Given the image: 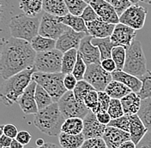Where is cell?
<instances>
[{"mask_svg":"<svg viewBox=\"0 0 151 148\" xmlns=\"http://www.w3.org/2000/svg\"><path fill=\"white\" fill-rule=\"evenodd\" d=\"M37 52L31 43L18 38L2 39L0 73L5 80L19 72L34 67Z\"/></svg>","mask_w":151,"mask_h":148,"instance_id":"6da1fadb","label":"cell"},{"mask_svg":"<svg viewBox=\"0 0 151 148\" xmlns=\"http://www.w3.org/2000/svg\"><path fill=\"white\" fill-rule=\"evenodd\" d=\"M35 72V67H31L5 79L0 91L1 99L4 104L12 105L18 102L21 95L33 81V74Z\"/></svg>","mask_w":151,"mask_h":148,"instance_id":"7a4b0ae2","label":"cell"},{"mask_svg":"<svg viewBox=\"0 0 151 148\" xmlns=\"http://www.w3.org/2000/svg\"><path fill=\"white\" fill-rule=\"evenodd\" d=\"M65 119L59 109L58 102H53L49 106L39 110L35 114L34 124L40 132L54 137L61 133L62 125Z\"/></svg>","mask_w":151,"mask_h":148,"instance_id":"3957f363","label":"cell"},{"mask_svg":"<svg viewBox=\"0 0 151 148\" xmlns=\"http://www.w3.org/2000/svg\"><path fill=\"white\" fill-rule=\"evenodd\" d=\"M40 20L36 16H31L25 14L17 15L10 19L9 28L11 37L22 39L31 42L39 34Z\"/></svg>","mask_w":151,"mask_h":148,"instance_id":"277c9868","label":"cell"},{"mask_svg":"<svg viewBox=\"0 0 151 148\" xmlns=\"http://www.w3.org/2000/svg\"><path fill=\"white\" fill-rule=\"evenodd\" d=\"M123 70L139 78L148 70L141 42L136 39L132 45L126 48V58Z\"/></svg>","mask_w":151,"mask_h":148,"instance_id":"5b68a950","label":"cell"},{"mask_svg":"<svg viewBox=\"0 0 151 148\" xmlns=\"http://www.w3.org/2000/svg\"><path fill=\"white\" fill-rule=\"evenodd\" d=\"M65 75V74L63 72H35L33 74V80L47 90L48 93L52 96L53 102H58L68 91L64 83Z\"/></svg>","mask_w":151,"mask_h":148,"instance_id":"8992f818","label":"cell"},{"mask_svg":"<svg viewBox=\"0 0 151 148\" xmlns=\"http://www.w3.org/2000/svg\"><path fill=\"white\" fill-rule=\"evenodd\" d=\"M64 53L58 49L37 52L34 67L35 72L57 73L62 70V58Z\"/></svg>","mask_w":151,"mask_h":148,"instance_id":"52a82bcc","label":"cell"},{"mask_svg":"<svg viewBox=\"0 0 151 148\" xmlns=\"http://www.w3.org/2000/svg\"><path fill=\"white\" fill-rule=\"evenodd\" d=\"M58 104L66 119L70 117H80L83 119L90 111L85 103L77 100L73 91L68 90L60 98Z\"/></svg>","mask_w":151,"mask_h":148,"instance_id":"ba28073f","label":"cell"},{"mask_svg":"<svg viewBox=\"0 0 151 148\" xmlns=\"http://www.w3.org/2000/svg\"><path fill=\"white\" fill-rule=\"evenodd\" d=\"M84 80L99 92L105 91L107 85L113 81V76L112 73L104 69L101 64H91L87 67Z\"/></svg>","mask_w":151,"mask_h":148,"instance_id":"9c48e42d","label":"cell"},{"mask_svg":"<svg viewBox=\"0 0 151 148\" xmlns=\"http://www.w3.org/2000/svg\"><path fill=\"white\" fill-rule=\"evenodd\" d=\"M68 28L58 20V16L45 12L40 19L39 34L57 40Z\"/></svg>","mask_w":151,"mask_h":148,"instance_id":"30bf717a","label":"cell"},{"mask_svg":"<svg viewBox=\"0 0 151 148\" xmlns=\"http://www.w3.org/2000/svg\"><path fill=\"white\" fill-rule=\"evenodd\" d=\"M147 14V9L137 4H132L119 16V22L136 30H140L145 24Z\"/></svg>","mask_w":151,"mask_h":148,"instance_id":"8fae6325","label":"cell"},{"mask_svg":"<svg viewBox=\"0 0 151 148\" xmlns=\"http://www.w3.org/2000/svg\"><path fill=\"white\" fill-rule=\"evenodd\" d=\"M86 34H88L84 32H77L69 27L56 40V48L63 53L73 48L78 49L82 39Z\"/></svg>","mask_w":151,"mask_h":148,"instance_id":"7c38bea8","label":"cell"},{"mask_svg":"<svg viewBox=\"0 0 151 148\" xmlns=\"http://www.w3.org/2000/svg\"><path fill=\"white\" fill-rule=\"evenodd\" d=\"M93 36L90 34H86L80 44L78 48V53L84 60L86 64H101V51L99 47L94 46L92 43Z\"/></svg>","mask_w":151,"mask_h":148,"instance_id":"4fadbf2b","label":"cell"},{"mask_svg":"<svg viewBox=\"0 0 151 148\" xmlns=\"http://www.w3.org/2000/svg\"><path fill=\"white\" fill-rule=\"evenodd\" d=\"M36 86L37 82L33 80L21 95L17 102L21 110L26 115H35L39 111L37 103L35 100Z\"/></svg>","mask_w":151,"mask_h":148,"instance_id":"5bb4252c","label":"cell"},{"mask_svg":"<svg viewBox=\"0 0 151 148\" xmlns=\"http://www.w3.org/2000/svg\"><path fill=\"white\" fill-rule=\"evenodd\" d=\"M137 35V30L124 23L119 22L116 24L112 35L110 36L114 46L129 47Z\"/></svg>","mask_w":151,"mask_h":148,"instance_id":"9a60e30c","label":"cell"},{"mask_svg":"<svg viewBox=\"0 0 151 148\" xmlns=\"http://www.w3.org/2000/svg\"><path fill=\"white\" fill-rule=\"evenodd\" d=\"M106 126L107 125L100 122L94 112L89 111L87 116L83 118V134L84 135L85 139L95 137H103Z\"/></svg>","mask_w":151,"mask_h":148,"instance_id":"2e32d148","label":"cell"},{"mask_svg":"<svg viewBox=\"0 0 151 148\" xmlns=\"http://www.w3.org/2000/svg\"><path fill=\"white\" fill-rule=\"evenodd\" d=\"M103 139L108 148H119L124 141L131 139V134L127 131L107 125Z\"/></svg>","mask_w":151,"mask_h":148,"instance_id":"e0dca14e","label":"cell"},{"mask_svg":"<svg viewBox=\"0 0 151 148\" xmlns=\"http://www.w3.org/2000/svg\"><path fill=\"white\" fill-rule=\"evenodd\" d=\"M88 4H90L94 8L98 16L103 19L104 21L113 24H118L119 22V16L107 1L93 0Z\"/></svg>","mask_w":151,"mask_h":148,"instance_id":"ac0fdd59","label":"cell"},{"mask_svg":"<svg viewBox=\"0 0 151 148\" xmlns=\"http://www.w3.org/2000/svg\"><path fill=\"white\" fill-rule=\"evenodd\" d=\"M88 34L94 38L110 37L113 34L116 24L109 23L100 16L94 21L86 22Z\"/></svg>","mask_w":151,"mask_h":148,"instance_id":"d6986e66","label":"cell"},{"mask_svg":"<svg viewBox=\"0 0 151 148\" xmlns=\"http://www.w3.org/2000/svg\"><path fill=\"white\" fill-rule=\"evenodd\" d=\"M113 80L119 81L122 83L125 84L127 87H129L132 90V92L138 93L141 90L142 82L141 79L136 75H133L132 74H129L124 70L120 69H116L112 73Z\"/></svg>","mask_w":151,"mask_h":148,"instance_id":"ffe728a7","label":"cell"},{"mask_svg":"<svg viewBox=\"0 0 151 148\" xmlns=\"http://www.w3.org/2000/svg\"><path fill=\"white\" fill-rule=\"evenodd\" d=\"M130 120L131 123L129 133L131 134V139L137 146L149 129H147V127L137 114L130 115Z\"/></svg>","mask_w":151,"mask_h":148,"instance_id":"44dd1931","label":"cell"},{"mask_svg":"<svg viewBox=\"0 0 151 148\" xmlns=\"http://www.w3.org/2000/svg\"><path fill=\"white\" fill-rule=\"evenodd\" d=\"M120 100L122 103L124 114H127V115L137 114V112L140 110L142 99L139 97V95L135 92L128 93Z\"/></svg>","mask_w":151,"mask_h":148,"instance_id":"7402d4cb","label":"cell"},{"mask_svg":"<svg viewBox=\"0 0 151 148\" xmlns=\"http://www.w3.org/2000/svg\"><path fill=\"white\" fill-rule=\"evenodd\" d=\"M58 141L60 147L63 148H79L82 147L85 138L83 133L79 134H70L61 132L58 135Z\"/></svg>","mask_w":151,"mask_h":148,"instance_id":"603a6c76","label":"cell"},{"mask_svg":"<svg viewBox=\"0 0 151 148\" xmlns=\"http://www.w3.org/2000/svg\"><path fill=\"white\" fill-rule=\"evenodd\" d=\"M43 9L56 16H64L70 13L65 0H43Z\"/></svg>","mask_w":151,"mask_h":148,"instance_id":"cb8c5ba5","label":"cell"},{"mask_svg":"<svg viewBox=\"0 0 151 148\" xmlns=\"http://www.w3.org/2000/svg\"><path fill=\"white\" fill-rule=\"evenodd\" d=\"M58 20L65 24L66 26L74 29L75 31L88 34L86 21L80 16H75L71 13H68L64 16H58Z\"/></svg>","mask_w":151,"mask_h":148,"instance_id":"d4e9b609","label":"cell"},{"mask_svg":"<svg viewBox=\"0 0 151 148\" xmlns=\"http://www.w3.org/2000/svg\"><path fill=\"white\" fill-rule=\"evenodd\" d=\"M105 92L107 93L112 99H121L128 93H132V90L127 87L125 84L122 83L119 81L113 80L105 89Z\"/></svg>","mask_w":151,"mask_h":148,"instance_id":"484cf974","label":"cell"},{"mask_svg":"<svg viewBox=\"0 0 151 148\" xmlns=\"http://www.w3.org/2000/svg\"><path fill=\"white\" fill-rule=\"evenodd\" d=\"M19 8L25 15L36 16L43 9V0H19Z\"/></svg>","mask_w":151,"mask_h":148,"instance_id":"4316f807","label":"cell"},{"mask_svg":"<svg viewBox=\"0 0 151 148\" xmlns=\"http://www.w3.org/2000/svg\"><path fill=\"white\" fill-rule=\"evenodd\" d=\"M31 45L36 52L47 51L56 48V39L37 34L31 40Z\"/></svg>","mask_w":151,"mask_h":148,"instance_id":"83f0119b","label":"cell"},{"mask_svg":"<svg viewBox=\"0 0 151 148\" xmlns=\"http://www.w3.org/2000/svg\"><path fill=\"white\" fill-rule=\"evenodd\" d=\"M92 43L94 46L99 47L101 51V60L112 57V50L115 46L111 39V37L94 38L92 39Z\"/></svg>","mask_w":151,"mask_h":148,"instance_id":"f1b7e54d","label":"cell"},{"mask_svg":"<svg viewBox=\"0 0 151 148\" xmlns=\"http://www.w3.org/2000/svg\"><path fill=\"white\" fill-rule=\"evenodd\" d=\"M78 56V49H70L64 52L63 58H62V70L64 74L72 73L74 67H75L76 60Z\"/></svg>","mask_w":151,"mask_h":148,"instance_id":"f546056e","label":"cell"},{"mask_svg":"<svg viewBox=\"0 0 151 148\" xmlns=\"http://www.w3.org/2000/svg\"><path fill=\"white\" fill-rule=\"evenodd\" d=\"M83 130V119L80 117H70L65 121L62 125L61 132L70 134H82Z\"/></svg>","mask_w":151,"mask_h":148,"instance_id":"4dcf8cb0","label":"cell"},{"mask_svg":"<svg viewBox=\"0 0 151 148\" xmlns=\"http://www.w3.org/2000/svg\"><path fill=\"white\" fill-rule=\"evenodd\" d=\"M35 100L39 110H42L53 103L52 96L43 87L39 84H37L35 89Z\"/></svg>","mask_w":151,"mask_h":148,"instance_id":"1f68e13d","label":"cell"},{"mask_svg":"<svg viewBox=\"0 0 151 148\" xmlns=\"http://www.w3.org/2000/svg\"><path fill=\"white\" fill-rule=\"evenodd\" d=\"M137 115L149 131H151V97L142 99L141 107L137 112Z\"/></svg>","mask_w":151,"mask_h":148,"instance_id":"d6a6232c","label":"cell"},{"mask_svg":"<svg viewBox=\"0 0 151 148\" xmlns=\"http://www.w3.org/2000/svg\"><path fill=\"white\" fill-rule=\"evenodd\" d=\"M94 87L91 84L88 83L87 81L81 80V81L77 82V84L73 90V93L75 94L77 100L84 103V98L87 95V93L91 90H94Z\"/></svg>","mask_w":151,"mask_h":148,"instance_id":"836d02e7","label":"cell"},{"mask_svg":"<svg viewBox=\"0 0 151 148\" xmlns=\"http://www.w3.org/2000/svg\"><path fill=\"white\" fill-rule=\"evenodd\" d=\"M112 58L116 64L117 69L122 70L126 58V48L121 46H115L112 50Z\"/></svg>","mask_w":151,"mask_h":148,"instance_id":"e575fe53","label":"cell"},{"mask_svg":"<svg viewBox=\"0 0 151 148\" xmlns=\"http://www.w3.org/2000/svg\"><path fill=\"white\" fill-rule=\"evenodd\" d=\"M142 85L141 90L137 93L142 99L151 97V70H147V72L140 77Z\"/></svg>","mask_w":151,"mask_h":148,"instance_id":"d590c367","label":"cell"},{"mask_svg":"<svg viewBox=\"0 0 151 148\" xmlns=\"http://www.w3.org/2000/svg\"><path fill=\"white\" fill-rule=\"evenodd\" d=\"M65 2L70 13L80 16L88 4L83 0H65Z\"/></svg>","mask_w":151,"mask_h":148,"instance_id":"8d00e7d4","label":"cell"},{"mask_svg":"<svg viewBox=\"0 0 151 148\" xmlns=\"http://www.w3.org/2000/svg\"><path fill=\"white\" fill-rule=\"evenodd\" d=\"M107 111L110 114L112 119L118 118V117H120L124 116V111L123 109L121 100L118 99H112Z\"/></svg>","mask_w":151,"mask_h":148,"instance_id":"74e56055","label":"cell"},{"mask_svg":"<svg viewBox=\"0 0 151 148\" xmlns=\"http://www.w3.org/2000/svg\"><path fill=\"white\" fill-rule=\"evenodd\" d=\"M130 123H131L130 115L124 114V116L112 119L111 122L108 123V125L129 132V130H130Z\"/></svg>","mask_w":151,"mask_h":148,"instance_id":"f35d334b","label":"cell"},{"mask_svg":"<svg viewBox=\"0 0 151 148\" xmlns=\"http://www.w3.org/2000/svg\"><path fill=\"white\" fill-rule=\"evenodd\" d=\"M87 67L88 65L86 64L84 60L82 58V56L78 53L77 56V60L74 69L72 71V74L76 76V78L77 79V81H81V80H84V74L87 70Z\"/></svg>","mask_w":151,"mask_h":148,"instance_id":"ab89813d","label":"cell"},{"mask_svg":"<svg viewBox=\"0 0 151 148\" xmlns=\"http://www.w3.org/2000/svg\"><path fill=\"white\" fill-rule=\"evenodd\" d=\"M98 93H99L98 104H97V107L94 111V113H97L101 111H107L111 99H112V98L105 91H99Z\"/></svg>","mask_w":151,"mask_h":148,"instance_id":"60d3db41","label":"cell"},{"mask_svg":"<svg viewBox=\"0 0 151 148\" xmlns=\"http://www.w3.org/2000/svg\"><path fill=\"white\" fill-rule=\"evenodd\" d=\"M98 99H99V93L97 90H91L87 93L84 98V103L86 106L93 112H94L97 104H98Z\"/></svg>","mask_w":151,"mask_h":148,"instance_id":"b9f144b4","label":"cell"},{"mask_svg":"<svg viewBox=\"0 0 151 148\" xmlns=\"http://www.w3.org/2000/svg\"><path fill=\"white\" fill-rule=\"evenodd\" d=\"M106 1H107L115 9L119 16L124 13L125 9H127L132 4H133L130 0H106Z\"/></svg>","mask_w":151,"mask_h":148,"instance_id":"7bdbcfd3","label":"cell"},{"mask_svg":"<svg viewBox=\"0 0 151 148\" xmlns=\"http://www.w3.org/2000/svg\"><path fill=\"white\" fill-rule=\"evenodd\" d=\"M83 148H106L107 147L106 141L104 140L103 137H95L90 139H85L83 142Z\"/></svg>","mask_w":151,"mask_h":148,"instance_id":"ee69618b","label":"cell"},{"mask_svg":"<svg viewBox=\"0 0 151 148\" xmlns=\"http://www.w3.org/2000/svg\"><path fill=\"white\" fill-rule=\"evenodd\" d=\"M81 16L83 17V19L86 22H89V21H94L95 19L99 17L98 14L96 13V11L94 10V8L90 4H88V6L85 8L83 14L81 15Z\"/></svg>","mask_w":151,"mask_h":148,"instance_id":"f6af8a7d","label":"cell"},{"mask_svg":"<svg viewBox=\"0 0 151 148\" xmlns=\"http://www.w3.org/2000/svg\"><path fill=\"white\" fill-rule=\"evenodd\" d=\"M77 79L76 78V76L72 73H69L65 75L64 78V83L66 89L69 91H73L75 87L77 84Z\"/></svg>","mask_w":151,"mask_h":148,"instance_id":"bcb514c9","label":"cell"},{"mask_svg":"<svg viewBox=\"0 0 151 148\" xmlns=\"http://www.w3.org/2000/svg\"><path fill=\"white\" fill-rule=\"evenodd\" d=\"M4 134L7 136H9L12 139H15L18 134L17 129L15 125L13 124H6V125H3L1 126V134Z\"/></svg>","mask_w":151,"mask_h":148,"instance_id":"7dc6e473","label":"cell"},{"mask_svg":"<svg viewBox=\"0 0 151 148\" xmlns=\"http://www.w3.org/2000/svg\"><path fill=\"white\" fill-rule=\"evenodd\" d=\"M101 64L103 67V69L105 70H106L107 72L109 73H113L114 70L117 69V66H116V64L114 62L112 57H109V58H106V59H103L101 60Z\"/></svg>","mask_w":151,"mask_h":148,"instance_id":"c3c4849f","label":"cell"},{"mask_svg":"<svg viewBox=\"0 0 151 148\" xmlns=\"http://www.w3.org/2000/svg\"><path fill=\"white\" fill-rule=\"evenodd\" d=\"M16 139H17L20 143H22L23 146H26L30 142V140L32 139V136L28 131H20V132H18Z\"/></svg>","mask_w":151,"mask_h":148,"instance_id":"681fc988","label":"cell"},{"mask_svg":"<svg viewBox=\"0 0 151 148\" xmlns=\"http://www.w3.org/2000/svg\"><path fill=\"white\" fill-rule=\"evenodd\" d=\"M95 114L97 119L100 121V122L103 123L105 125H108V123L112 120V117L107 111H101Z\"/></svg>","mask_w":151,"mask_h":148,"instance_id":"f907efd6","label":"cell"},{"mask_svg":"<svg viewBox=\"0 0 151 148\" xmlns=\"http://www.w3.org/2000/svg\"><path fill=\"white\" fill-rule=\"evenodd\" d=\"M137 147H151V131H148L146 133L140 142L137 145Z\"/></svg>","mask_w":151,"mask_h":148,"instance_id":"816d5d0a","label":"cell"},{"mask_svg":"<svg viewBox=\"0 0 151 148\" xmlns=\"http://www.w3.org/2000/svg\"><path fill=\"white\" fill-rule=\"evenodd\" d=\"M12 138H10L9 136H7L6 134H1L0 137V147L4 148V147H9L10 148V145L12 142Z\"/></svg>","mask_w":151,"mask_h":148,"instance_id":"f5cc1de1","label":"cell"},{"mask_svg":"<svg viewBox=\"0 0 151 148\" xmlns=\"http://www.w3.org/2000/svg\"><path fill=\"white\" fill-rule=\"evenodd\" d=\"M135 147H137L136 144L132 141V139H128V140L124 141L122 145L120 146V147L119 148H135Z\"/></svg>","mask_w":151,"mask_h":148,"instance_id":"db71d44e","label":"cell"},{"mask_svg":"<svg viewBox=\"0 0 151 148\" xmlns=\"http://www.w3.org/2000/svg\"><path fill=\"white\" fill-rule=\"evenodd\" d=\"M24 146L22 143H20L16 138L12 139V142H11V145H10V148H22Z\"/></svg>","mask_w":151,"mask_h":148,"instance_id":"11a10c76","label":"cell"},{"mask_svg":"<svg viewBox=\"0 0 151 148\" xmlns=\"http://www.w3.org/2000/svg\"><path fill=\"white\" fill-rule=\"evenodd\" d=\"M36 146L37 147H42V146L45 144V142H44V139H41V138H40V139H38L37 140H36Z\"/></svg>","mask_w":151,"mask_h":148,"instance_id":"9f6ffc18","label":"cell"},{"mask_svg":"<svg viewBox=\"0 0 151 148\" xmlns=\"http://www.w3.org/2000/svg\"><path fill=\"white\" fill-rule=\"evenodd\" d=\"M42 147H58V146L55 144H51V143H47L42 146Z\"/></svg>","mask_w":151,"mask_h":148,"instance_id":"6f0895ef","label":"cell"},{"mask_svg":"<svg viewBox=\"0 0 151 148\" xmlns=\"http://www.w3.org/2000/svg\"><path fill=\"white\" fill-rule=\"evenodd\" d=\"M142 3H145V4H151V0H140Z\"/></svg>","mask_w":151,"mask_h":148,"instance_id":"680465c9","label":"cell"},{"mask_svg":"<svg viewBox=\"0 0 151 148\" xmlns=\"http://www.w3.org/2000/svg\"><path fill=\"white\" fill-rule=\"evenodd\" d=\"M130 1L132 2L133 4H137V3H138L140 0H130Z\"/></svg>","mask_w":151,"mask_h":148,"instance_id":"91938a15","label":"cell"},{"mask_svg":"<svg viewBox=\"0 0 151 148\" xmlns=\"http://www.w3.org/2000/svg\"><path fill=\"white\" fill-rule=\"evenodd\" d=\"M83 1H85L86 3H88V4H90L93 0H83Z\"/></svg>","mask_w":151,"mask_h":148,"instance_id":"94428289","label":"cell"}]
</instances>
